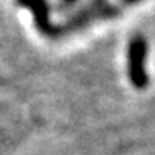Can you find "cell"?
I'll use <instances>...</instances> for the list:
<instances>
[{"label": "cell", "instance_id": "cell-1", "mask_svg": "<svg viewBox=\"0 0 155 155\" xmlns=\"http://www.w3.org/2000/svg\"><path fill=\"white\" fill-rule=\"evenodd\" d=\"M128 77L134 87L145 89L148 86L149 77L146 72V56H148V42L142 35L131 38L128 44Z\"/></svg>", "mask_w": 155, "mask_h": 155}]
</instances>
